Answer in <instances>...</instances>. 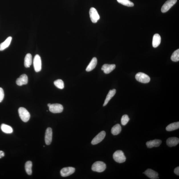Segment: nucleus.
I'll return each mask as SVG.
<instances>
[{
	"mask_svg": "<svg viewBox=\"0 0 179 179\" xmlns=\"http://www.w3.org/2000/svg\"><path fill=\"white\" fill-rule=\"evenodd\" d=\"M106 168V165L104 162L97 161L93 163L91 166V170L93 171L98 172H102Z\"/></svg>",
	"mask_w": 179,
	"mask_h": 179,
	"instance_id": "nucleus-1",
	"label": "nucleus"
},
{
	"mask_svg": "<svg viewBox=\"0 0 179 179\" xmlns=\"http://www.w3.org/2000/svg\"><path fill=\"white\" fill-rule=\"evenodd\" d=\"M113 158L115 162L119 163H123L126 161V158L124 152L121 150H117L114 153Z\"/></svg>",
	"mask_w": 179,
	"mask_h": 179,
	"instance_id": "nucleus-2",
	"label": "nucleus"
},
{
	"mask_svg": "<svg viewBox=\"0 0 179 179\" xmlns=\"http://www.w3.org/2000/svg\"><path fill=\"white\" fill-rule=\"evenodd\" d=\"M18 113L22 121L24 122H27L29 121L30 117V114L25 108L20 107L18 109Z\"/></svg>",
	"mask_w": 179,
	"mask_h": 179,
	"instance_id": "nucleus-3",
	"label": "nucleus"
},
{
	"mask_svg": "<svg viewBox=\"0 0 179 179\" xmlns=\"http://www.w3.org/2000/svg\"><path fill=\"white\" fill-rule=\"evenodd\" d=\"M135 78L139 82L143 83H149L150 81L149 76L142 72L137 73L136 75Z\"/></svg>",
	"mask_w": 179,
	"mask_h": 179,
	"instance_id": "nucleus-4",
	"label": "nucleus"
},
{
	"mask_svg": "<svg viewBox=\"0 0 179 179\" xmlns=\"http://www.w3.org/2000/svg\"><path fill=\"white\" fill-rule=\"evenodd\" d=\"M33 66L36 72H40L42 70V61L40 56L38 54L34 56L33 60Z\"/></svg>",
	"mask_w": 179,
	"mask_h": 179,
	"instance_id": "nucleus-5",
	"label": "nucleus"
},
{
	"mask_svg": "<svg viewBox=\"0 0 179 179\" xmlns=\"http://www.w3.org/2000/svg\"><path fill=\"white\" fill-rule=\"evenodd\" d=\"M90 16L91 22L96 23L100 18L98 13L95 8L91 7L89 11Z\"/></svg>",
	"mask_w": 179,
	"mask_h": 179,
	"instance_id": "nucleus-6",
	"label": "nucleus"
},
{
	"mask_svg": "<svg viewBox=\"0 0 179 179\" xmlns=\"http://www.w3.org/2000/svg\"><path fill=\"white\" fill-rule=\"evenodd\" d=\"M177 0H168L164 4L161 9L162 13H165L170 9L175 4Z\"/></svg>",
	"mask_w": 179,
	"mask_h": 179,
	"instance_id": "nucleus-7",
	"label": "nucleus"
},
{
	"mask_svg": "<svg viewBox=\"0 0 179 179\" xmlns=\"http://www.w3.org/2000/svg\"><path fill=\"white\" fill-rule=\"evenodd\" d=\"M49 108L51 112L54 113H62L64 110L63 106L59 103L51 104Z\"/></svg>",
	"mask_w": 179,
	"mask_h": 179,
	"instance_id": "nucleus-8",
	"label": "nucleus"
},
{
	"mask_svg": "<svg viewBox=\"0 0 179 179\" xmlns=\"http://www.w3.org/2000/svg\"><path fill=\"white\" fill-rule=\"evenodd\" d=\"M105 135V132L104 131H101L93 138L91 141V144L94 145L100 143L104 139Z\"/></svg>",
	"mask_w": 179,
	"mask_h": 179,
	"instance_id": "nucleus-9",
	"label": "nucleus"
},
{
	"mask_svg": "<svg viewBox=\"0 0 179 179\" xmlns=\"http://www.w3.org/2000/svg\"><path fill=\"white\" fill-rule=\"evenodd\" d=\"M75 170V168L72 167L64 168L60 170L61 175L63 177L70 176L74 173Z\"/></svg>",
	"mask_w": 179,
	"mask_h": 179,
	"instance_id": "nucleus-10",
	"label": "nucleus"
},
{
	"mask_svg": "<svg viewBox=\"0 0 179 179\" xmlns=\"http://www.w3.org/2000/svg\"><path fill=\"white\" fill-rule=\"evenodd\" d=\"M52 136V129L51 128L48 127L46 130L45 136V141L47 145H50L51 143Z\"/></svg>",
	"mask_w": 179,
	"mask_h": 179,
	"instance_id": "nucleus-11",
	"label": "nucleus"
},
{
	"mask_svg": "<svg viewBox=\"0 0 179 179\" xmlns=\"http://www.w3.org/2000/svg\"><path fill=\"white\" fill-rule=\"evenodd\" d=\"M28 77L25 74H22L16 81V84L18 86H21L22 85L27 84L28 83Z\"/></svg>",
	"mask_w": 179,
	"mask_h": 179,
	"instance_id": "nucleus-12",
	"label": "nucleus"
},
{
	"mask_svg": "<svg viewBox=\"0 0 179 179\" xmlns=\"http://www.w3.org/2000/svg\"><path fill=\"white\" fill-rule=\"evenodd\" d=\"M146 176L152 179H156L159 178L158 172L150 169H148L144 172Z\"/></svg>",
	"mask_w": 179,
	"mask_h": 179,
	"instance_id": "nucleus-13",
	"label": "nucleus"
},
{
	"mask_svg": "<svg viewBox=\"0 0 179 179\" xmlns=\"http://www.w3.org/2000/svg\"><path fill=\"white\" fill-rule=\"evenodd\" d=\"M116 66L115 64H105L103 65L101 68V70L103 71L105 74H109L114 70Z\"/></svg>",
	"mask_w": 179,
	"mask_h": 179,
	"instance_id": "nucleus-14",
	"label": "nucleus"
},
{
	"mask_svg": "<svg viewBox=\"0 0 179 179\" xmlns=\"http://www.w3.org/2000/svg\"><path fill=\"white\" fill-rule=\"evenodd\" d=\"M162 142L161 140L155 139L148 141L146 144L148 148H151L154 147H158L161 144Z\"/></svg>",
	"mask_w": 179,
	"mask_h": 179,
	"instance_id": "nucleus-15",
	"label": "nucleus"
},
{
	"mask_svg": "<svg viewBox=\"0 0 179 179\" xmlns=\"http://www.w3.org/2000/svg\"><path fill=\"white\" fill-rule=\"evenodd\" d=\"M179 143V139L178 138L172 137L168 138L167 140L166 143L169 147H172L175 146Z\"/></svg>",
	"mask_w": 179,
	"mask_h": 179,
	"instance_id": "nucleus-16",
	"label": "nucleus"
},
{
	"mask_svg": "<svg viewBox=\"0 0 179 179\" xmlns=\"http://www.w3.org/2000/svg\"><path fill=\"white\" fill-rule=\"evenodd\" d=\"M161 38L158 34H154L152 39V45L154 48H156L159 45L161 42Z\"/></svg>",
	"mask_w": 179,
	"mask_h": 179,
	"instance_id": "nucleus-17",
	"label": "nucleus"
},
{
	"mask_svg": "<svg viewBox=\"0 0 179 179\" xmlns=\"http://www.w3.org/2000/svg\"><path fill=\"white\" fill-rule=\"evenodd\" d=\"M12 40L11 36H9L5 41L0 44V51L3 50L7 48L11 44Z\"/></svg>",
	"mask_w": 179,
	"mask_h": 179,
	"instance_id": "nucleus-18",
	"label": "nucleus"
},
{
	"mask_svg": "<svg viewBox=\"0 0 179 179\" xmlns=\"http://www.w3.org/2000/svg\"><path fill=\"white\" fill-rule=\"evenodd\" d=\"M116 92V90L115 89L111 90L109 91L107 95L106 98L105 99L104 103H103V106H105V105H107L109 101L114 96Z\"/></svg>",
	"mask_w": 179,
	"mask_h": 179,
	"instance_id": "nucleus-19",
	"label": "nucleus"
},
{
	"mask_svg": "<svg viewBox=\"0 0 179 179\" xmlns=\"http://www.w3.org/2000/svg\"><path fill=\"white\" fill-rule=\"evenodd\" d=\"M97 64V60L96 58H93L86 69L87 72H89L92 70L96 67Z\"/></svg>",
	"mask_w": 179,
	"mask_h": 179,
	"instance_id": "nucleus-20",
	"label": "nucleus"
},
{
	"mask_svg": "<svg viewBox=\"0 0 179 179\" xmlns=\"http://www.w3.org/2000/svg\"><path fill=\"white\" fill-rule=\"evenodd\" d=\"M32 62V55L30 54H26L24 60V66L26 68H29L31 66Z\"/></svg>",
	"mask_w": 179,
	"mask_h": 179,
	"instance_id": "nucleus-21",
	"label": "nucleus"
},
{
	"mask_svg": "<svg viewBox=\"0 0 179 179\" xmlns=\"http://www.w3.org/2000/svg\"><path fill=\"white\" fill-rule=\"evenodd\" d=\"M1 131L5 133L10 134L13 133V130L11 126L2 124L1 126Z\"/></svg>",
	"mask_w": 179,
	"mask_h": 179,
	"instance_id": "nucleus-22",
	"label": "nucleus"
},
{
	"mask_svg": "<svg viewBox=\"0 0 179 179\" xmlns=\"http://www.w3.org/2000/svg\"><path fill=\"white\" fill-rule=\"evenodd\" d=\"M179 128V122H176L169 125L166 128V130L168 131H174Z\"/></svg>",
	"mask_w": 179,
	"mask_h": 179,
	"instance_id": "nucleus-23",
	"label": "nucleus"
},
{
	"mask_svg": "<svg viewBox=\"0 0 179 179\" xmlns=\"http://www.w3.org/2000/svg\"><path fill=\"white\" fill-rule=\"evenodd\" d=\"M121 131V125L117 124L112 128L111 129V133L113 135H118Z\"/></svg>",
	"mask_w": 179,
	"mask_h": 179,
	"instance_id": "nucleus-24",
	"label": "nucleus"
},
{
	"mask_svg": "<svg viewBox=\"0 0 179 179\" xmlns=\"http://www.w3.org/2000/svg\"><path fill=\"white\" fill-rule=\"evenodd\" d=\"M32 163L31 161H28L26 162L25 165V170L27 174L29 175H30L32 174Z\"/></svg>",
	"mask_w": 179,
	"mask_h": 179,
	"instance_id": "nucleus-25",
	"label": "nucleus"
},
{
	"mask_svg": "<svg viewBox=\"0 0 179 179\" xmlns=\"http://www.w3.org/2000/svg\"><path fill=\"white\" fill-rule=\"evenodd\" d=\"M119 3L124 5L128 7H133L134 6V4L129 0H117Z\"/></svg>",
	"mask_w": 179,
	"mask_h": 179,
	"instance_id": "nucleus-26",
	"label": "nucleus"
},
{
	"mask_svg": "<svg viewBox=\"0 0 179 179\" xmlns=\"http://www.w3.org/2000/svg\"><path fill=\"white\" fill-rule=\"evenodd\" d=\"M171 60L174 62H177L179 60V50L178 49L175 51L172 54Z\"/></svg>",
	"mask_w": 179,
	"mask_h": 179,
	"instance_id": "nucleus-27",
	"label": "nucleus"
},
{
	"mask_svg": "<svg viewBox=\"0 0 179 179\" xmlns=\"http://www.w3.org/2000/svg\"><path fill=\"white\" fill-rule=\"evenodd\" d=\"M54 84L58 88L62 89L64 88V83L63 81L61 79H58L55 81Z\"/></svg>",
	"mask_w": 179,
	"mask_h": 179,
	"instance_id": "nucleus-28",
	"label": "nucleus"
},
{
	"mask_svg": "<svg viewBox=\"0 0 179 179\" xmlns=\"http://www.w3.org/2000/svg\"><path fill=\"white\" fill-rule=\"evenodd\" d=\"M130 119L128 115H124L121 119V123L123 125H125L129 121Z\"/></svg>",
	"mask_w": 179,
	"mask_h": 179,
	"instance_id": "nucleus-29",
	"label": "nucleus"
},
{
	"mask_svg": "<svg viewBox=\"0 0 179 179\" xmlns=\"http://www.w3.org/2000/svg\"><path fill=\"white\" fill-rule=\"evenodd\" d=\"M4 96H5V94H4L3 89L0 87V103H1L3 100Z\"/></svg>",
	"mask_w": 179,
	"mask_h": 179,
	"instance_id": "nucleus-30",
	"label": "nucleus"
},
{
	"mask_svg": "<svg viewBox=\"0 0 179 179\" xmlns=\"http://www.w3.org/2000/svg\"><path fill=\"white\" fill-rule=\"evenodd\" d=\"M174 173L176 174L177 175H179V167L178 166L174 169Z\"/></svg>",
	"mask_w": 179,
	"mask_h": 179,
	"instance_id": "nucleus-31",
	"label": "nucleus"
},
{
	"mask_svg": "<svg viewBox=\"0 0 179 179\" xmlns=\"http://www.w3.org/2000/svg\"><path fill=\"white\" fill-rule=\"evenodd\" d=\"M5 153L3 151L0 150V158H1L5 156Z\"/></svg>",
	"mask_w": 179,
	"mask_h": 179,
	"instance_id": "nucleus-32",
	"label": "nucleus"
},
{
	"mask_svg": "<svg viewBox=\"0 0 179 179\" xmlns=\"http://www.w3.org/2000/svg\"><path fill=\"white\" fill-rule=\"evenodd\" d=\"M51 105V104L50 103H48V107H49Z\"/></svg>",
	"mask_w": 179,
	"mask_h": 179,
	"instance_id": "nucleus-33",
	"label": "nucleus"
}]
</instances>
